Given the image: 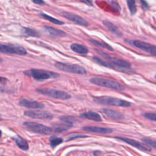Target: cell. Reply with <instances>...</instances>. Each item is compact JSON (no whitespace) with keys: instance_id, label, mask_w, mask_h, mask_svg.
I'll list each match as a JSON object with an SVG mask.
<instances>
[{"instance_id":"obj_1","label":"cell","mask_w":156,"mask_h":156,"mask_svg":"<svg viewBox=\"0 0 156 156\" xmlns=\"http://www.w3.org/2000/svg\"><path fill=\"white\" fill-rule=\"evenodd\" d=\"M97 51L101 54V55L106 60V61H105L98 57H93V60L101 65L108 68H112L119 71H122V69H128L131 66L130 63L126 60L112 57L100 50H97Z\"/></svg>"},{"instance_id":"obj_2","label":"cell","mask_w":156,"mask_h":156,"mask_svg":"<svg viewBox=\"0 0 156 156\" xmlns=\"http://www.w3.org/2000/svg\"><path fill=\"white\" fill-rule=\"evenodd\" d=\"M24 74L33 77L37 80H43L51 78H57L59 76V74L55 72L35 68L24 71Z\"/></svg>"},{"instance_id":"obj_3","label":"cell","mask_w":156,"mask_h":156,"mask_svg":"<svg viewBox=\"0 0 156 156\" xmlns=\"http://www.w3.org/2000/svg\"><path fill=\"white\" fill-rule=\"evenodd\" d=\"M90 82L93 84H95L98 86L107 87L108 88L122 91L125 90L126 87L121 83L107 78L102 77H92L90 79Z\"/></svg>"},{"instance_id":"obj_4","label":"cell","mask_w":156,"mask_h":156,"mask_svg":"<svg viewBox=\"0 0 156 156\" xmlns=\"http://www.w3.org/2000/svg\"><path fill=\"white\" fill-rule=\"evenodd\" d=\"M94 102L102 104V105H114V106H120V107H129L131 104L130 102L123 99H121L117 98H113L110 96H97L93 98Z\"/></svg>"},{"instance_id":"obj_5","label":"cell","mask_w":156,"mask_h":156,"mask_svg":"<svg viewBox=\"0 0 156 156\" xmlns=\"http://www.w3.org/2000/svg\"><path fill=\"white\" fill-rule=\"evenodd\" d=\"M23 126L32 132L41 135H49L52 132V128L36 122L26 121L23 123Z\"/></svg>"},{"instance_id":"obj_6","label":"cell","mask_w":156,"mask_h":156,"mask_svg":"<svg viewBox=\"0 0 156 156\" xmlns=\"http://www.w3.org/2000/svg\"><path fill=\"white\" fill-rule=\"evenodd\" d=\"M54 66L56 68L60 70L68 73L77 74H85L87 73L86 69L83 66L78 64L57 62L55 63Z\"/></svg>"},{"instance_id":"obj_7","label":"cell","mask_w":156,"mask_h":156,"mask_svg":"<svg viewBox=\"0 0 156 156\" xmlns=\"http://www.w3.org/2000/svg\"><path fill=\"white\" fill-rule=\"evenodd\" d=\"M36 91L43 95H45L48 97H51L54 99L65 100L71 98V95L68 93L58 90L52 88H37Z\"/></svg>"},{"instance_id":"obj_8","label":"cell","mask_w":156,"mask_h":156,"mask_svg":"<svg viewBox=\"0 0 156 156\" xmlns=\"http://www.w3.org/2000/svg\"><path fill=\"white\" fill-rule=\"evenodd\" d=\"M0 52L24 55L27 54V51L23 46L16 44H6L0 43Z\"/></svg>"},{"instance_id":"obj_9","label":"cell","mask_w":156,"mask_h":156,"mask_svg":"<svg viewBox=\"0 0 156 156\" xmlns=\"http://www.w3.org/2000/svg\"><path fill=\"white\" fill-rule=\"evenodd\" d=\"M24 115L31 118L40 119H51L53 117L52 115L49 112L38 110H26L24 112Z\"/></svg>"},{"instance_id":"obj_10","label":"cell","mask_w":156,"mask_h":156,"mask_svg":"<svg viewBox=\"0 0 156 156\" xmlns=\"http://www.w3.org/2000/svg\"><path fill=\"white\" fill-rule=\"evenodd\" d=\"M115 138L121 140V141L135 147V148H136L140 151H145V152H148V151H151V148L149 146V145L144 144V143L139 142L136 140H133L131 138H126V137H121V136H116Z\"/></svg>"},{"instance_id":"obj_11","label":"cell","mask_w":156,"mask_h":156,"mask_svg":"<svg viewBox=\"0 0 156 156\" xmlns=\"http://www.w3.org/2000/svg\"><path fill=\"white\" fill-rule=\"evenodd\" d=\"M133 44L134 46L141 49L145 52H149L151 54L156 57V46L150 43L141 41L139 40L133 41Z\"/></svg>"},{"instance_id":"obj_12","label":"cell","mask_w":156,"mask_h":156,"mask_svg":"<svg viewBox=\"0 0 156 156\" xmlns=\"http://www.w3.org/2000/svg\"><path fill=\"white\" fill-rule=\"evenodd\" d=\"M62 15L63 16H64L65 18L68 19L69 20H70L79 25L83 26H88V23L85 19H84L82 16H79L76 14H74V13H73L71 12H63L62 13Z\"/></svg>"},{"instance_id":"obj_13","label":"cell","mask_w":156,"mask_h":156,"mask_svg":"<svg viewBox=\"0 0 156 156\" xmlns=\"http://www.w3.org/2000/svg\"><path fill=\"white\" fill-rule=\"evenodd\" d=\"M19 104L21 106L29 108H42L44 107V105L37 101L22 98L19 101Z\"/></svg>"},{"instance_id":"obj_14","label":"cell","mask_w":156,"mask_h":156,"mask_svg":"<svg viewBox=\"0 0 156 156\" xmlns=\"http://www.w3.org/2000/svg\"><path fill=\"white\" fill-rule=\"evenodd\" d=\"M82 129L85 131L95 132L102 134H107L112 132V129L107 127H98V126H83L82 127Z\"/></svg>"},{"instance_id":"obj_15","label":"cell","mask_w":156,"mask_h":156,"mask_svg":"<svg viewBox=\"0 0 156 156\" xmlns=\"http://www.w3.org/2000/svg\"><path fill=\"white\" fill-rule=\"evenodd\" d=\"M102 112L108 117L115 120H120L124 118V116L121 113L110 108H104L102 110Z\"/></svg>"},{"instance_id":"obj_16","label":"cell","mask_w":156,"mask_h":156,"mask_svg":"<svg viewBox=\"0 0 156 156\" xmlns=\"http://www.w3.org/2000/svg\"><path fill=\"white\" fill-rule=\"evenodd\" d=\"M80 116L90 119V120H93V121H102V118L101 116H100L99 114H98L96 112H93V111H88L87 112H84L83 113L80 114Z\"/></svg>"},{"instance_id":"obj_17","label":"cell","mask_w":156,"mask_h":156,"mask_svg":"<svg viewBox=\"0 0 156 156\" xmlns=\"http://www.w3.org/2000/svg\"><path fill=\"white\" fill-rule=\"evenodd\" d=\"M73 126V124L68 122H57L53 125V130L56 132H62L63 131L68 130Z\"/></svg>"},{"instance_id":"obj_18","label":"cell","mask_w":156,"mask_h":156,"mask_svg":"<svg viewBox=\"0 0 156 156\" xmlns=\"http://www.w3.org/2000/svg\"><path fill=\"white\" fill-rule=\"evenodd\" d=\"M43 28L47 32H48L51 35L55 36V37H63L66 35V33L64 31L58 29H56V28H54V27H51V26H44Z\"/></svg>"},{"instance_id":"obj_19","label":"cell","mask_w":156,"mask_h":156,"mask_svg":"<svg viewBox=\"0 0 156 156\" xmlns=\"http://www.w3.org/2000/svg\"><path fill=\"white\" fill-rule=\"evenodd\" d=\"M70 48L74 52L80 54H87L88 52V50L86 46L78 43L71 44Z\"/></svg>"},{"instance_id":"obj_20","label":"cell","mask_w":156,"mask_h":156,"mask_svg":"<svg viewBox=\"0 0 156 156\" xmlns=\"http://www.w3.org/2000/svg\"><path fill=\"white\" fill-rule=\"evenodd\" d=\"M15 140L16 145L18 146V147L23 151H27L29 149V144L27 141L23 138H21L20 136H17L13 138Z\"/></svg>"},{"instance_id":"obj_21","label":"cell","mask_w":156,"mask_h":156,"mask_svg":"<svg viewBox=\"0 0 156 156\" xmlns=\"http://www.w3.org/2000/svg\"><path fill=\"white\" fill-rule=\"evenodd\" d=\"M103 24L110 31H111L114 34H115L118 36H121V35L122 34L120 32L118 27L116 26H115V24H113L112 23H111L110 21L104 20V21H103Z\"/></svg>"},{"instance_id":"obj_22","label":"cell","mask_w":156,"mask_h":156,"mask_svg":"<svg viewBox=\"0 0 156 156\" xmlns=\"http://www.w3.org/2000/svg\"><path fill=\"white\" fill-rule=\"evenodd\" d=\"M90 41L94 45H96L98 46H99L101 48H104V49H106L108 51H113V48L110 46L108 44L104 42V41H98V40H93V39H91L90 40Z\"/></svg>"},{"instance_id":"obj_23","label":"cell","mask_w":156,"mask_h":156,"mask_svg":"<svg viewBox=\"0 0 156 156\" xmlns=\"http://www.w3.org/2000/svg\"><path fill=\"white\" fill-rule=\"evenodd\" d=\"M40 16L43 18H44V19H45V20H48V21H50V22H51V23H52L54 24H58V25H61V24H64L63 21H60V20H58V19L55 18H53V17H52V16H49L48 15L45 14V13H40Z\"/></svg>"},{"instance_id":"obj_24","label":"cell","mask_w":156,"mask_h":156,"mask_svg":"<svg viewBox=\"0 0 156 156\" xmlns=\"http://www.w3.org/2000/svg\"><path fill=\"white\" fill-rule=\"evenodd\" d=\"M23 34L24 35L28 37H39L40 36V34L35 30L30 29V28H24L23 29Z\"/></svg>"},{"instance_id":"obj_25","label":"cell","mask_w":156,"mask_h":156,"mask_svg":"<svg viewBox=\"0 0 156 156\" xmlns=\"http://www.w3.org/2000/svg\"><path fill=\"white\" fill-rule=\"evenodd\" d=\"M62 142H63V139L60 137L52 136L49 138V143L52 148L55 147L59 145Z\"/></svg>"},{"instance_id":"obj_26","label":"cell","mask_w":156,"mask_h":156,"mask_svg":"<svg viewBox=\"0 0 156 156\" xmlns=\"http://www.w3.org/2000/svg\"><path fill=\"white\" fill-rule=\"evenodd\" d=\"M127 4L130 14L134 15L136 12V5L135 0H127Z\"/></svg>"},{"instance_id":"obj_27","label":"cell","mask_w":156,"mask_h":156,"mask_svg":"<svg viewBox=\"0 0 156 156\" xmlns=\"http://www.w3.org/2000/svg\"><path fill=\"white\" fill-rule=\"evenodd\" d=\"M59 119L62 121L71 124H73L76 121V119L74 116H61L59 117Z\"/></svg>"},{"instance_id":"obj_28","label":"cell","mask_w":156,"mask_h":156,"mask_svg":"<svg viewBox=\"0 0 156 156\" xmlns=\"http://www.w3.org/2000/svg\"><path fill=\"white\" fill-rule=\"evenodd\" d=\"M142 141L143 142H144L146 144H147L156 149V141L155 140H152L150 138H144L142 139Z\"/></svg>"},{"instance_id":"obj_29","label":"cell","mask_w":156,"mask_h":156,"mask_svg":"<svg viewBox=\"0 0 156 156\" xmlns=\"http://www.w3.org/2000/svg\"><path fill=\"white\" fill-rule=\"evenodd\" d=\"M87 135H83V134H73V135H69L67 138L66 139V141H69L71 140H73L74 138H85V137H87Z\"/></svg>"},{"instance_id":"obj_30","label":"cell","mask_w":156,"mask_h":156,"mask_svg":"<svg viewBox=\"0 0 156 156\" xmlns=\"http://www.w3.org/2000/svg\"><path fill=\"white\" fill-rule=\"evenodd\" d=\"M144 116L148 119L156 121V113H146L144 114Z\"/></svg>"},{"instance_id":"obj_31","label":"cell","mask_w":156,"mask_h":156,"mask_svg":"<svg viewBox=\"0 0 156 156\" xmlns=\"http://www.w3.org/2000/svg\"><path fill=\"white\" fill-rule=\"evenodd\" d=\"M140 2V4L141 5V7L144 10H148L149 9V5L147 3V2L145 0H139Z\"/></svg>"},{"instance_id":"obj_32","label":"cell","mask_w":156,"mask_h":156,"mask_svg":"<svg viewBox=\"0 0 156 156\" xmlns=\"http://www.w3.org/2000/svg\"><path fill=\"white\" fill-rule=\"evenodd\" d=\"M111 4H112V7L115 9V10L118 11L119 10H120V7L119 6V5H118L116 2L111 1Z\"/></svg>"},{"instance_id":"obj_33","label":"cell","mask_w":156,"mask_h":156,"mask_svg":"<svg viewBox=\"0 0 156 156\" xmlns=\"http://www.w3.org/2000/svg\"><path fill=\"white\" fill-rule=\"evenodd\" d=\"M7 82V79L5 77L0 76V85H5Z\"/></svg>"},{"instance_id":"obj_34","label":"cell","mask_w":156,"mask_h":156,"mask_svg":"<svg viewBox=\"0 0 156 156\" xmlns=\"http://www.w3.org/2000/svg\"><path fill=\"white\" fill-rule=\"evenodd\" d=\"M80 1L82 2L83 3L88 5H92L93 4L90 0H79Z\"/></svg>"},{"instance_id":"obj_35","label":"cell","mask_w":156,"mask_h":156,"mask_svg":"<svg viewBox=\"0 0 156 156\" xmlns=\"http://www.w3.org/2000/svg\"><path fill=\"white\" fill-rule=\"evenodd\" d=\"M33 2H34L35 4H40V5H42L44 4V2L43 0H32Z\"/></svg>"},{"instance_id":"obj_36","label":"cell","mask_w":156,"mask_h":156,"mask_svg":"<svg viewBox=\"0 0 156 156\" xmlns=\"http://www.w3.org/2000/svg\"><path fill=\"white\" fill-rule=\"evenodd\" d=\"M1 134H2V133H1V130H0V138H1Z\"/></svg>"},{"instance_id":"obj_37","label":"cell","mask_w":156,"mask_h":156,"mask_svg":"<svg viewBox=\"0 0 156 156\" xmlns=\"http://www.w3.org/2000/svg\"><path fill=\"white\" fill-rule=\"evenodd\" d=\"M0 120H2V118H1V115H0Z\"/></svg>"},{"instance_id":"obj_38","label":"cell","mask_w":156,"mask_h":156,"mask_svg":"<svg viewBox=\"0 0 156 156\" xmlns=\"http://www.w3.org/2000/svg\"><path fill=\"white\" fill-rule=\"evenodd\" d=\"M2 62V59H1V58H0V62Z\"/></svg>"}]
</instances>
